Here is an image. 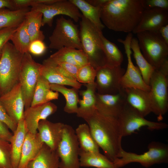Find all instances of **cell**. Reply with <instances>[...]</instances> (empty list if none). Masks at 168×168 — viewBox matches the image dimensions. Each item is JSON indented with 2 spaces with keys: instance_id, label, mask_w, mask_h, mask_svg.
<instances>
[{
  "instance_id": "obj_50",
  "label": "cell",
  "mask_w": 168,
  "mask_h": 168,
  "mask_svg": "<svg viewBox=\"0 0 168 168\" xmlns=\"http://www.w3.org/2000/svg\"><path fill=\"white\" fill-rule=\"evenodd\" d=\"M57 1V0H34V5L36 4H41L49 5L54 3Z\"/></svg>"
},
{
  "instance_id": "obj_32",
  "label": "cell",
  "mask_w": 168,
  "mask_h": 168,
  "mask_svg": "<svg viewBox=\"0 0 168 168\" xmlns=\"http://www.w3.org/2000/svg\"><path fill=\"white\" fill-rule=\"evenodd\" d=\"M80 11L82 15L102 31L105 26L100 19L101 7H95L84 0H70Z\"/></svg>"
},
{
  "instance_id": "obj_16",
  "label": "cell",
  "mask_w": 168,
  "mask_h": 168,
  "mask_svg": "<svg viewBox=\"0 0 168 168\" xmlns=\"http://www.w3.org/2000/svg\"><path fill=\"white\" fill-rule=\"evenodd\" d=\"M126 101L124 89L114 94H96V110L104 115L117 118Z\"/></svg>"
},
{
  "instance_id": "obj_14",
  "label": "cell",
  "mask_w": 168,
  "mask_h": 168,
  "mask_svg": "<svg viewBox=\"0 0 168 168\" xmlns=\"http://www.w3.org/2000/svg\"><path fill=\"white\" fill-rule=\"evenodd\" d=\"M133 37V34L129 33L125 40H117L118 42L124 45L128 61L127 69L121 78V85L122 88L124 89L133 88L149 91L150 86L145 82L139 68L134 65L132 60L130 43Z\"/></svg>"
},
{
  "instance_id": "obj_5",
  "label": "cell",
  "mask_w": 168,
  "mask_h": 168,
  "mask_svg": "<svg viewBox=\"0 0 168 168\" xmlns=\"http://www.w3.org/2000/svg\"><path fill=\"white\" fill-rule=\"evenodd\" d=\"M149 86L152 112L160 122L168 110V60L155 69Z\"/></svg>"
},
{
  "instance_id": "obj_4",
  "label": "cell",
  "mask_w": 168,
  "mask_h": 168,
  "mask_svg": "<svg viewBox=\"0 0 168 168\" xmlns=\"http://www.w3.org/2000/svg\"><path fill=\"white\" fill-rule=\"evenodd\" d=\"M23 55L9 42L5 45L0 58V96L19 82Z\"/></svg>"
},
{
  "instance_id": "obj_43",
  "label": "cell",
  "mask_w": 168,
  "mask_h": 168,
  "mask_svg": "<svg viewBox=\"0 0 168 168\" xmlns=\"http://www.w3.org/2000/svg\"><path fill=\"white\" fill-rule=\"evenodd\" d=\"M0 121L14 132L16 130L17 124L10 117L0 102Z\"/></svg>"
},
{
  "instance_id": "obj_42",
  "label": "cell",
  "mask_w": 168,
  "mask_h": 168,
  "mask_svg": "<svg viewBox=\"0 0 168 168\" xmlns=\"http://www.w3.org/2000/svg\"><path fill=\"white\" fill-rule=\"evenodd\" d=\"M46 47L43 41L36 40L31 41L29 45L28 52L35 55H40L46 51Z\"/></svg>"
},
{
  "instance_id": "obj_20",
  "label": "cell",
  "mask_w": 168,
  "mask_h": 168,
  "mask_svg": "<svg viewBox=\"0 0 168 168\" xmlns=\"http://www.w3.org/2000/svg\"><path fill=\"white\" fill-rule=\"evenodd\" d=\"M124 89L126 101L128 105L144 117L152 112L149 91L133 88Z\"/></svg>"
},
{
  "instance_id": "obj_27",
  "label": "cell",
  "mask_w": 168,
  "mask_h": 168,
  "mask_svg": "<svg viewBox=\"0 0 168 168\" xmlns=\"http://www.w3.org/2000/svg\"><path fill=\"white\" fill-rule=\"evenodd\" d=\"M58 96V92L51 90L50 84L40 75L35 88L30 106L57 99Z\"/></svg>"
},
{
  "instance_id": "obj_1",
  "label": "cell",
  "mask_w": 168,
  "mask_h": 168,
  "mask_svg": "<svg viewBox=\"0 0 168 168\" xmlns=\"http://www.w3.org/2000/svg\"><path fill=\"white\" fill-rule=\"evenodd\" d=\"M144 10L141 0H107L101 7L100 19L109 29L128 33L138 24Z\"/></svg>"
},
{
  "instance_id": "obj_2",
  "label": "cell",
  "mask_w": 168,
  "mask_h": 168,
  "mask_svg": "<svg viewBox=\"0 0 168 168\" xmlns=\"http://www.w3.org/2000/svg\"><path fill=\"white\" fill-rule=\"evenodd\" d=\"M87 123L92 136L104 155L114 162L123 149V137L117 118L105 115L96 110L84 119Z\"/></svg>"
},
{
  "instance_id": "obj_25",
  "label": "cell",
  "mask_w": 168,
  "mask_h": 168,
  "mask_svg": "<svg viewBox=\"0 0 168 168\" xmlns=\"http://www.w3.org/2000/svg\"><path fill=\"white\" fill-rule=\"evenodd\" d=\"M27 168H60L56 151L44 143L36 156L29 163Z\"/></svg>"
},
{
  "instance_id": "obj_13",
  "label": "cell",
  "mask_w": 168,
  "mask_h": 168,
  "mask_svg": "<svg viewBox=\"0 0 168 168\" xmlns=\"http://www.w3.org/2000/svg\"><path fill=\"white\" fill-rule=\"evenodd\" d=\"M30 9L42 13V26L46 24L52 26L54 18L57 15L68 16L76 22L79 21L82 16L78 9L70 0H57L49 5L35 4L31 6Z\"/></svg>"
},
{
  "instance_id": "obj_24",
  "label": "cell",
  "mask_w": 168,
  "mask_h": 168,
  "mask_svg": "<svg viewBox=\"0 0 168 168\" xmlns=\"http://www.w3.org/2000/svg\"><path fill=\"white\" fill-rule=\"evenodd\" d=\"M28 132L23 118L18 122L16 129L13 132L14 134L10 142L12 168L18 167L20 160L24 142Z\"/></svg>"
},
{
  "instance_id": "obj_6",
  "label": "cell",
  "mask_w": 168,
  "mask_h": 168,
  "mask_svg": "<svg viewBox=\"0 0 168 168\" xmlns=\"http://www.w3.org/2000/svg\"><path fill=\"white\" fill-rule=\"evenodd\" d=\"M148 150L142 154L127 152L122 149L118 158L113 162L118 168L131 163L137 162L147 168L152 165L168 161V146L167 145L157 142H152L148 146Z\"/></svg>"
},
{
  "instance_id": "obj_49",
  "label": "cell",
  "mask_w": 168,
  "mask_h": 168,
  "mask_svg": "<svg viewBox=\"0 0 168 168\" xmlns=\"http://www.w3.org/2000/svg\"><path fill=\"white\" fill-rule=\"evenodd\" d=\"M107 0H87L86 1L91 5L95 7H102Z\"/></svg>"
},
{
  "instance_id": "obj_48",
  "label": "cell",
  "mask_w": 168,
  "mask_h": 168,
  "mask_svg": "<svg viewBox=\"0 0 168 168\" xmlns=\"http://www.w3.org/2000/svg\"><path fill=\"white\" fill-rule=\"evenodd\" d=\"M3 8L14 10L12 0H0V9Z\"/></svg>"
},
{
  "instance_id": "obj_9",
  "label": "cell",
  "mask_w": 168,
  "mask_h": 168,
  "mask_svg": "<svg viewBox=\"0 0 168 168\" xmlns=\"http://www.w3.org/2000/svg\"><path fill=\"white\" fill-rule=\"evenodd\" d=\"M60 168H80V147L75 130L65 124L61 140L56 150Z\"/></svg>"
},
{
  "instance_id": "obj_22",
  "label": "cell",
  "mask_w": 168,
  "mask_h": 168,
  "mask_svg": "<svg viewBox=\"0 0 168 168\" xmlns=\"http://www.w3.org/2000/svg\"><path fill=\"white\" fill-rule=\"evenodd\" d=\"M56 64L49 58L44 60L40 69V74L50 84L69 86L77 89L82 84L71 81L62 75L56 69Z\"/></svg>"
},
{
  "instance_id": "obj_47",
  "label": "cell",
  "mask_w": 168,
  "mask_h": 168,
  "mask_svg": "<svg viewBox=\"0 0 168 168\" xmlns=\"http://www.w3.org/2000/svg\"><path fill=\"white\" fill-rule=\"evenodd\" d=\"M159 32L165 43L168 45V24L162 26Z\"/></svg>"
},
{
  "instance_id": "obj_40",
  "label": "cell",
  "mask_w": 168,
  "mask_h": 168,
  "mask_svg": "<svg viewBox=\"0 0 168 168\" xmlns=\"http://www.w3.org/2000/svg\"><path fill=\"white\" fill-rule=\"evenodd\" d=\"M144 9H161L168 10V0H141Z\"/></svg>"
},
{
  "instance_id": "obj_29",
  "label": "cell",
  "mask_w": 168,
  "mask_h": 168,
  "mask_svg": "<svg viewBox=\"0 0 168 168\" xmlns=\"http://www.w3.org/2000/svg\"><path fill=\"white\" fill-rule=\"evenodd\" d=\"M27 8L12 10L6 8L0 9V30L7 28L18 27L24 21Z\"/></svg>"
},
{
  "instance_id": "obj_41",
  "label": "cell",
  "mask_w": 168,
  "mask_h": 168,
  "mask_svg": "<svg viewBox=\"0 0 168 168\" xmlns=\"http://www.w3.org/2000/svg\"><path fill=\"white\" fill-rule=\"evenodd\" d=\"M18 27L7 28L0 30V56L5 45L10 40L12 35Z\"/></svg>"
},
{
  "instance_id": "obj_11",
  "label": "cell",
  "mask_w": 168,
  "mask_h": 168,
  "mask_svg": "<svg viewBox=\"0 0 168 168\" xmlns=\"http://www.w3.org/2000/svg\"><path fill=\"white\" fill-rule=\"evenodd\" d=\"M41 64L36 62L29 52L24 54L19 77L25 108L31 105L35 88L40 74Z\"/></svg>"
},
{
  "instance_id": "obj_23",
  "label": "cell",
  "mask_w": 168,
  "mask_h": 168,
  "mask_svg": "<svg viewBox=\"0 0 168 168\" xmlns=\"http://www.w3.org/2000/svg\"><path fill=\"white\" fill-rule=\"evenodd\" d=\"M86 89L81 91L79 93L82 99L79 100L76 113L77 117L84 119L91 115L96 110V85L95 82L85 84Z\"/></svg>"
},
{
  "instance_id": "obj_52",
  "label": "cell",
  "mask_w": 168,
  "mask_h": 168,
  "mask_svg": "<svg viewBox=\"0 0 168 168\" xmlns=\"http://www.w3.org/2000/svg\"><path fill=\"white\" fill-rule=\"evenodd\" d=\"M1 56H0V57H1Z\"/></svg>"
},
{
  "instance_id": "obj_37",
  "label": "cell",
  "mask_w": 168,
  "mask_h": 168,
  "mask_svg": "<svg viewBox=\"0 0 168 168\" xmlns=\"http://www.w3.org/2000/svg\"><path fill=\"white\" fill-rule=\"evenodd\" d=\"M96 70L89 63L79 68L76 75L77 81L85 84L95 82Z\"/></svg>"
},
{
  "instance_id": "obj_51",
  "label": "cell",
  "mask_w": 168,
  "mask_h": 168,
  "mask_svg": "<svg viewBox=\"0 0 168 168\" xmlns=\"http://www.w3.org/2000/svg\"></svg>"
},
{
  "instance_id": "obj_28",
  "label": "cell",
  "mask_w": 168,
  "mask_h": 168,
  "mask_svg": "<svg viewBox=\"0 0 168 168\" xmlns=\"http://www.w3.org/2000/svg\"><path fill=\"white\" fill-rule=\"evenodd\" d=\"M43 18L42 13L39 11L30 9L26 14L25 20L31 42L36 40L43 41L44 35L40 30Z\"/></svg>"
},
{
  "instance_id": "obj_30",
  "label": "cell",
  "mask_w": 168,
  "mask_h": 168,
  "mask_svg": "<svg viewBox=\"0 0 168 168\" xmlns=\"http://www.w3.org/2000/svg\"><path fill=\"white\" fill-rule=\"evenodd\" d=\"M130 48L133 56L142 77L146 84L149 85L150 78L155 69L147 60L143 55L138 44L137 38L133 37L130 43Z\"/></svg>"
},
{
  "instance_id": "obj_17",
  "label": "cell",
  "mask_w": 168,
  "mask_h": 168,
  "mask_svg": "<svg viewBox=\"0 0 168 168\" xmlns=\"http://www.w3.org/2000/svg\"><path fill=\"white\" fill-rule=\"evenodd\" d=\"M168 24V10L161 9H144L141 20L133 31L135 34L144 31L159 32Z\"/></svg>"
},
{
  "instance_id": "obj_36",
  "label": "cell",
  "mask_w": 168,
  "mask_h": 168,
  "mask_svg": "<svg viewBox=\"0 0 168 168\" xmlns=\"http://www.w3.org/2000/svg\"><path fill=\"white\" fill-rule=\"evenodd\" d=\"M73 49L63 48L52 54L48 58L56 64L66 63L74 65L80 68L74 59L72 53Z\"/></svg>"
},
{
  "instance_id": "obj_31",
  "label": "cell",
  "mask_w": 168,
  "mask_h": 168,
  "mask_svg": "<svg viewBox=\"0 0 168 168\" xmlns=\"http://www.w3.org/2000/svg\"><path fill=\"white\" fill-rule=\"evenodd\" d=\"M75 132L80 150L87 152H100L99 147L94 139L87 124L79 125Z\"/></svg>"
},
{
  "instance_id": "obj_15",
  "label": "cell",
  "mask_w": 168,
  "mask_h": 168,
  "mask_svg": "<svg viewBox=\"0 0 168 168\" xmlns=\"http://www.w3.org/2000/svg\"><path fill=\"white\" fill-rule=\"evenodd\" d=\"M0 102L7 113L16 124L23 118L25 103L20 83L0 96Z\"/></svg>"
},
{
  "instance_id": "obj_44",
  "label": "cell",
  "mask_w": 168,
  "mask_h": 168,
  "mask_svg": "<svg viewBox=\"0 0 168 168\" xmlns=\"http://www.w3.org/2000/svg\"><path fill=\"white\" fill-rule=\"evenodd\" d=\"M72 53L74 59L80 68L89 63L88 57L82 49H73Z\"/></svg>"
},
{
  "instance_id": "obj_21",
  "label": "cell",
  "mask_w": 168,
  "mask_h": 168,
  "mask_svg": "<svg viewBox=\"0 0 168 168\" xmlns=\"http://www.w3.org/2000/svg\"><path fill=\"white\" fill-rule=\"evenodd\" d=\"M44 143L38 132L33 134L28 132L24 142L17 168H27L29 163L36 156Z\"/></svg>"
},
{
  "instance_id": "obj_35",
  "label": "cell",
  "mask_w": 168,
  "mask_h": 168,
  "mask_svg": "<svg viewBox=\"0 0 168 168\" xmlns=\"http://www.w3.org/2000/svg\"><path fill=\"white\" fill-rule=\"evenodd\" d=\"M10 40L16 49L21 53L24 54L29 52L31 40L25 20L12 35Z\"/></svg>"
},
{
  "instance_id": "obj_34",
  "label": "cell",
  "mask_w": 168,
  "mask_h": 168,
  "mask_svg": "<svg viewBox=\"0 0 168 168\" xmlns=\"http://www.w3.org/2000/svg\"><path fill=\"white\" fill-rule=\"evenodd\" d=\"M106 59V65L110 67L121 66L123 61V55L118 46L101 34Z\"/></svg>"
},
{
  "instance_id": "obj_38",
  "label": "cell",
  "mask_w": 168,
  "mask_h": 168,
  "mask_svg": "<svg viewBox=\"0 0 168 168\" xmlns=\"http://www.w3.org/2000/svg\"><path fill=\"white\" fill-rule=\"evenodd\" d=\"M0 168H12L10 143L0 139Z\"/></svg>"
},
{
  "instance_id": "obj_8",
  "label": "cell",
  "mask_w": 168,
  "mask_h": 168,
  "mask_svg": "<svg viewBox=\"0 0 168 168\" xmlns=\"http://www.w3.org/2000/svg\"><path fill=\"white\" fill-rule=\"evenodd\" d=\"M49 48L58 50L64 48L82 49L79 31L70 19L62 16L57 18L52 35L49 37Z\"/></svg>"
},
{
  "instance_id": "obj_39",
  "label": "cell",
  "mask_w": 168,
  "mask_h": 168,
  "mask_svg": "<svg viewBox=\"0 0 168 168\" xmlns=\"http://www.w3.org/2000/svg\"><path fill=\"white\" fill-rule=\"evenodd\" d=\"M57 70L66 78L74 82H77L76 79L77 74L79 69L77 66L66 63L56 64Z\"/></svg>"
},
{
  "instance_id": "obj_19",
  "label": "cell",
  "mask_w": 168,
  "mask_h": 168,
  "mask_svg": "<svg viewBox=\"0 0 168 168\" xmlns=\"http://www.w3.org/2000/svg\"><path fill=\"white\" fill-rule=\"evenodd\" d=\"M64 124L53 123L47 120L40 121L37 131L42 141L51 150L56 151L62 138Z\"/></svg>"
},
{
  "instance_id": "obj_26",
  "label": "cell",
  "mask_w": 168,
  "mask_h": 168,
  "mask_svg": "<svg viewBox=\"0 0 168 168\" xmlns=\"http://www.w3.org/2000/svg\"><path fill=\"white\" fill-rule=\"evenodd\" d=\"M79 161L80 167L118 168L113 162L100 152H85L80 149Z\"/></svg>"
},
{
  "instance_id": "obj_46",
  "label": "cell",
  "mask_w": 168,
  "mask_h": 168,
  "mask_svg": "<svg viewBox=\"0 0 168 168\" xmlns=\"http://www.w3.org/2000/svg\"><path fill=\"white\" fill-rule=\"evenodd\" d=\"M7 127L0 121V139L10 142L12 136Z\"/></svg>"
},
{
  "instance_id": "obj_12",
  "label": "cell",
  "mask_w": 168,
  "mask_h": 168,
  "mask_svg": "<svg viewBox=\"0 0 168 168\" xmlns=\"http://www.w3.org/2000/svg\"><path fill=\"white\" fill-rule=\"evenodd\" d=\"M96 70L95 82L97 93L114 94L121 90V80L125 70L121 66L110 67L105 65Z\"/></svg>"
},
{
  "instance_id": "obj_10",
  "label": "cell",
  "mask_w": 168,
  "mask_h": 168,
  "mask_svg": "<svg viewBox=\"0 0 168 168\" xmlns=\"http://www.w3.org/2000/svg\"><path fill=\"white\" fill-rule=\"evenodd\" d=\"M117 119L123 137L130 135L144 127L151 131L162 130L168 127L165 123L146 119L126 102Z\"/></svg>"
},
{
  "instance_id": "obj_3",
  "label": "cell",
  "mask_w": 168,
  "mask_h": 168,
  "mask_svg": "<svg viewBox=\"0 0 168 168\" xmlns=\"http://www.w3.org/2000/svg\"><path fill=\"white\" fill-rule=\"evenodd\" d=\"M81 19L79 34L82 49L89 63L96 69L106 65L101 36L102 31L82 15Z\"/></svg>"
},
{
  "instance_id": "obj_7",
  "label": "cell",
  "mask_w": 168,
  "mask_h": 168,
  "mask_svg": "<svg viewBox=\"0 0 168 168\" xmlns=\"http://www.w3.org/2000/svg\"><path fill=\"white\" fill-rule=\"evenodd\" d=\"M136 34L143 55L155 69L168 60V45L159 32L144 31Z\"/></svg>"
},
{
  "instance_id": "obj_45",
  "label": "cell",
  "mask_w": 168,
  "mask_h": 168,
  "mask_svg": "<svg viewBox=\"0 0 168 168\" xmlns=\"http://www.w3.org/2000/svg\"><path fill=\"white\" fill-rule=\"evenodd\" d=\"M14 10L28 8L35 4L34 0H12Z\"/></svg>"
},
{
  "instance_id": "obj_33",
  "label": "cell",
  "mask_w": 168,
  "mask_h": 168,
  "mask_svg": "<svg viewBox=\"0 0 168 168\" xmlns=\"http://www.w3.org/2000/svg\"><path fill=\"white\" fill-rule=\"evenodd\" d=\"M51 89L60 92L65 98L66 104L64 111L68 114H76L79 100L78 89L72 87L69 88L64 86L56 84H50Z\"/></svg>"
},
{
  "instance_id": "obj_18",
  "label": "cell",
  "mask_w": 168,
  "mask_h": 168,
  "mask_svg": "<svg viewBox=\"0 0 168 168\" xmlns=\"http://www.w3.org/2000/svg\"><path fill=\"white\" fill-rule=\"evenodd\" d=\"M57 109V106L50 101L30 106L25 109L23 119L28 131L33 134L36 133L39 122L46 119Z\"/></svg>"
}]
</instances>
